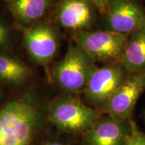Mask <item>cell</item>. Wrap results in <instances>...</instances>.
Instances as JSON below:
<instances>
[{
    "label": "cell",
    "mask_w": 145,
    "mask_h": 145,
    "mask_svg": "<svg viewBox=\"0 0 145 145\" xmlns=\"http://www.w3.org/2000/svg\"><path fill=\"white\" fill-rule=\"evenodd\" d=\"M54 0H8V10L18 22H35L49 10Z\"/></svg>",
    "instance_id": "cell-12"
},
{
    "label": "cell",
    "mask_w": 145,
    "mask_h": 145,
    "mask_svg": "<svg viewBox=\"0 0 145 145\" xmlns=\"http://www.w3.org/2000/svg\"><path fill=\"white\" fill-rule=\"evenodd\" d=\"M93 16L91 3L88 0H61L58 4V21L65 28H86L89 26Z\"/></svg>",
    "instance_id": "cell-10"
},
{
    "label": "cell",
    "mask_w": 145,
    "mask_h": 145,
    "mask_svg": "<svg viewBox=\"0 0 145 145\" xmlns=\"http://www.w3.org/2000/svg\"><path fill=\"white\" fill-rule=\"evenodd\" d=\"M145 90V71L130 74L102 109L105 113L121 122L132 119L136 104Z\"/></svg>",
    "instance_id": "cell-6"
},
{
    "label": "cell",
    "mask_w": 145,
    "mask_h": 145,
    "mask_svg": "<svg viewBox=\"0 0 145 145\" xmlns=\"http://www.w3.org/2000/svg\"><path fill=\"white\" fill-rule=\"evenodd\" d=\"M101 13L106 14L110 0H88Z\"/></svg>",
    "instance_id": "cell-16"
},
{
    "label": "cell",
    "mask_w": 145,
    "mask_h": 145,
    "mask_svg": "<svg viewBox=\"0 0 145 145\" xmlns=\"http://www.w3.org/2000/svg\"><path fill=\"white\" fill-rule=\"evenodd\" d=\"M95 61L79 46H71L62 59L54 65L52 78L67 93H84L97 69Z\"/></svg>",
    "instance_id": "cell-2"
},
{
    "label": "cell",
    "mask_w": 145,
    "mask_h": 145,
    "mask_svg": "<svg viewBox=\"0 0 145 145\" xmlns=\"http://www.w3.org/2000/svg\"><path fill=\"white\" fill-rule=\"evenodd\" d=\"M106 14L112 31L130 36L145 28V12L135 0H110Z\"/></svg>",
    "instance_id": "cell-7"
},
{
    "label": "cell",
    "mask_w": 145,
    "mask_h": 145,
    "mask_svg": "<svg viewBox=\"0 0 145 145\" xmlns=\"http://www.w3.org/2000/svg\"><path fill=\"white\" fill-rule=\"evenodd\" d=\"M119 63L128 75L145 71V28L129 36Z\"/></svg>",
    "instance_id": "cell-11"
},
{
    "label": "cell",
    "mask_w": 145,
    "mask_h": 145,
    "mask_svg": "<svg viewBox=\"0 0 145 145\" xmlns=\"http://www.w3.org/2000/svg\"><path fill=\"white\" fill-rule=\"evenodd\" d=\"M127 76L128 73L120 63H108L97 68L84 91L87 102L95 108L103 109Z\"/></svg>",
    "instance_id": "cell-5"
},
{
    "label": "cell",
    "mask_w": 145,
    "mask_h": 145,
    "mask_svg": "<svg viewBox=\"0 0 145 145\" xmlns=\"http://www.w3.org/2000/svg\"><path fill=\"white\" fill-rule=\"evenodd\" d=\"M124 145H145V133L133 120H130V133Z\"/></svg>",
    "instance_id": "cell-14"
},
{
    "label": "cell",
    "mask_w": 145,
    "mask_h": 145,
    "mask_svg": "<svg viewBox=\"0 0 145 145\" xmlns=\"http://www.w3.org/2000/svg\"><path fill=\"white\" fill-rule=\"evenodd\" d=\"M129 36L110 30L100 31L80 30L75 35L77 45L95 61L119 63Z\"/></svg>",
    "instance_id": "cell-4"
},
{
    "label": "cell",
    "mask_w": 145,
    "mask_h": 145,
    "mask_svg": "<svg viewBox=\"0 0 145 145\" xmlns=\"http://www.w3.org/2000/svg\"><path fill=\"white\" fill-rule=\"evenodd\" d=\"M10 42V31L8 26L0 20V49L8 46Z\"/></svg>",
    "instance_id": "cell-15"
},
{
    "label": "cell",
    "mask_w": 145,
    "mask_h": 145,
    "mask_svg": "<svg viewBox=\"0 0 145 145\" xmlns=\"http://www.w3.org/2000/svg\"><path fill=\"white\" fill-rule=\"evenodd\" d=\"M43 145H65L64 143L59 140H48L44 143Z\"/></svg>",
    "instance_id": "cell-17"
},
{
    "label": "cell",
    "mask_w": 145,
    "mask_h": 145,
    "mask_svg": "<svg viewBox=\"0 0 145 145\" xmlns=\"http://www.w3.org/2000/svg\"><path fill=\"white\" fill-rule=\"evenodd\" d=\"M48 116L50 122L61 131L86 135L100 118V113L77 97L65 95L52 101Z\"/></svg>",
    "instance_id": "cell-3"
},
{
    "label": "cell",
    "mask_w": 145,
    "mask_h": 145,
    "mask_svg": "<svg viewBox=\"0 0 145 145\" xmlns=\"http://www.w3.org/2000/svg\"><path fill=\"white\" fill-rule=\"evenodd\" d=\"M30 72L28 67L8 54L0 51V84L3 86H18L26 81Z\"/></svg>",
    "instance_id": "cell-13"
},
{
    "label": "cell",
    "mask_w": 145,
    "mask_h": 145,
    "mask_svg": "<svg viewBox=\"0 0 145 145\" xmlns=\"http://www.w3.org/2000/svg\"><path fill=\"white\" fill-rule=\"evenodd\" d=\"M130 133V120L121 122L110 116L100 117L88 133L86 145H124Z\"/></svg>",
    "instance_id": "cell-9"
},
{
    "label": "cell",
    "mask_w": 145,
    "mask_h": 145,
    "mask_svg": "<svg viewBox=\"0 0 145 145\" xmlns=\"http://www.w3.org/2000/svg\"><path fill=\"white\" fill-rule=\"evenodd\" d=\"M24 43L32 59L43 65L53 59L59 47L57 32L46 22H37L25 28Z\"/></svg>",
    "instance_id": "cell-8"
},
{
    "label": "cell",
    "mask_w": 145,
    "mask_h": 145,
    "mask_svg": "<svg viewBox=\"0 0 145 145\" xmlns=\"http://www.w3.org/2000/svg\"><path fill=\"white\" fill-rule=\"evenodd\" d=\"M3 86H1L0 84V107H1L2 105L5 102H2V99L3 98V95H4V91H3Z\"/></svg>",
    "instance_id": "cell-18"
},
{
    "label": "cell",
    "mask_w": 145,
    "mask_h": 145,
    "mask_svg": "<svg viewBox=\"0 0 145 145\" xmlns=\"http://www.w3.org/2000/svg\"><path fill=\"white\" fill-rule=\"evenodd\" d=\"M42 114L30 95L16 97L0 107V145H33Z\"/></svg>",
    "instance_id": "cell-1"
}]
</instances>
